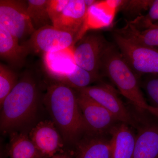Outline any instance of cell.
Returning a JSON list of instances; mask_svg holds the SVG:
<instances>
[{
  "label": "cell",
  "mask_w": 158,
  "mask_h": 158,
  "mask_svg": "<svg viewBox=\"0 0 158 158\" xmlns=\"http://www.w3.org/2000/svg\"><path fill=\"white\" fill-rule=\"evenodd\" d=\"M43 101L65 143L76 144L88 132L74 89L55 81L48 87Z\"/></svg>",
  "instance_id": "cell-1"
},
{
  "label": "cell",
  "mask_w": 158,
  "mask_h": 158,
  "mask_svg": "<svg viewBox=\"0 0 158 158\" xmlns=\"http://www.w3.org/2000/svg\"><path fill=\"white\" fill-rule=\"evenodd\" d=\"M38 102L37 83L30 76H24L0 105L2 131L9 132L31 122L36 116Z\"/></svg>",
  "instance_id": "cell-2"
},
{
  "label": "cell",
  "mask_w": 158,
  "mask_h": 158,
  "mask_svg": "<svg viewBox=\"0 0 158 158\" xmlns=\"http://www.w3.org/2000/svg\"><path fill=\"white\" fill-rule=\"evenodd\" d=\"M101 72L136 107L146 111L149 105L140 89L138 75L128 64L119 50L110 44L103 57Z\"/></svg>",
  "instance_id": "cell-3"
},
{
  "label": "cell",
  "mask_w": 158,
  "mask_h": 158,
  "mask_svg": "<svg viewBox=\"0 0 158 158\" xmlns=\"http://www.w3.org/2000/svg\"><path fill=\"white\" fill-rule=\"evenodd\" d=\"M88 9L84 0H50L49 15L52 26L76 34L80 40L87 32Z\"/></svg>",
  "instance_id": "cell-4"
},
{
  "label": "cell",
  "mask_w": 158,
  "mask_h": 158,
  "mask_svg": "<svg viewBox=\"0 0 158 158\" xmlns=\"http://www.w3.org/2000/svg\"><path fill=\"white\" fill-rule=\"evenodd\" d=\"M114 38L118 50L137 75L158 74V48L136 42L115 32Z\"/></svg>",
  "instance_id": "cell-5"
},
{
  "label": "cell",
  "mask_w": 158,
  "mask_h": 158,
  "mask_svg": "<svg viewBox=\"0 0 158 158\" xmlns=\"http://www.w3.org/2000/svg\"><path fill=\"white\" fill-rule=\"evenodd\" d=\"M109 45L100 34H85L73 48L77 65L100 78L102 60Z\"/></svg>",
  "instance_id": "cell-6"
},
{
  "label": "cell",
  "mask_w": 158,
  "mask_h": 158,
  "mask_svg": "<svg viewBox=\"0 0 158 158\" xmlns=\"http://www.w3.org/2000/svg\"><path fill=\"white\" fill-rule=\"evenodd\" d=\"M80 40L76 34L47 25L34 31L23 45L29 53L43 54L65 49L73 48Z\"/></svg>",
  "instance_id": "cell-7"
},
{
  "label": "cell",
  "mask_w": 158,
  "mask_h": 158,
  "mask_svg": "<svg viewBox=\"0 0 158 158\" xmlns=\"http://www.w3.org/2000/svg\"><path fill=\"white\" fill-rule=\"evenodd\" d=\"M27 7V1H0V25L19 40L35 31Z\"/></svg>",
  "instance_id": "cell-8"
},
{
  "label": "cell",
  "mask_w": 158,
  "mask_h": 158,
  "mask_svg": "<svg viewBox=\"0 0 158 158\" xmlns=\"http://www.w3.org/2000/svg\"><path fill=\"white\" fill-rule=\"evenodd\" d=\"M76 90L87 95L101 105L119 122L137 127V122L112 86L102 84Z\"/></svg>",
  "instance_id": "cell-9"
},
{
  "label": "cell",
  "mask_w": 158,
  "mask_h": 158,
  "mask_svg": "<svg viewBox=\"0 0 158 158\" xmlns=\"http://www.w3.org/2000/svg\"><path fill=\"white\" fill-rule=\"evenodd\" d=\"M81 110L88 132L106 135L115 125L119 123L104 107L84 94L77 91Z\"/></svg>",
  "instance_id": "cell-10"
},
{
  "label": "cell",
  "mask_w": 158,
  "mask_h": 158,
  "mask_svg": "<svg viewBox=\"0 0 158 158\" xmlns=\"http://www.w3.org/2000/svg\"><path fill=\"white\" fill-rule=\"evenodd\" d=\"M29 137L45 158L61 152L64 140L53 122L40 121L31 131Z\"/></svg>",
  "instance_id": "cell-11"
},
{
  "label": "cell",
  "mask_w": 158,
  "mask_h": 158,
  "mask_svg": "<svg viewBox=\"0 0 158 158\" xmlns=\"http://www.w3.org/2000/svg\"><path fill=\"white\" fill-rule=\"evenodd\" d=\"M75 158H112L111 138L86 133L76 144Z\"/></svg>",
  "instance_id": "cell-12"
},
{
  "label": "cell",
  "mask_w": 158,
  "mask_h": 158,
  "mask_svg": "<svg viewBox=\"0 0 158 158\" xmlns=\"http://www.w3.org/2000/svg\"><path fill=\"white\" fill-rule=\"evenodd\" d=\"M73 48L43 54L45 70L55 81L73 71L76 67Z\"/></svg>",
  "instance_id": "cell-13"
},
{
  "label": "cell",
  "mask_w": 158,
  "mask_h": 158,
  "mask_svg": "<svg viewBox=\"0 0 158 158\" xmlns=\"http://www.w3.org/2000/svg\"><path fill=\"white\" fill-rule=\"evenodd\" d=\"M112 158H132L136 135L129 125L118 123L110 130Z\"/></svg>",
  "instance_id": "cell-14"
},
{
  "label": "cell",
  "mask_w": 158,
  "mask_h": 158,
  "mask_svg": "<svg viewBox=\"0 0 158 158\" xmlns=\"http://www.w3.org/2000/svg\"><path fill=\"white\" fill-rule=\"evenodd\" d=\"M122 1H99L88 9L85 23L86 31L109 27Z\"/></svg>",
  "instance_id": "cell-15"
},
{
  "label": "cell",
  "mask_w": 158,
  "mask_h": 158,
  "mask_svg": "<svg viewBox=\"0 0 158 158\" xmlns=\"http://www.w3.org/2000/svg\"><path fill=\"white\" fill-rule=\"evenodd\" d=\"M132 158H158V123H148L139 129Z\"/></svg>",
  "instance_id": "cell-16"
},
{
  "label": "cell",
  "mask_w": 158,
  "mask_h": 158,
  "mask_svg": "<svg viewBox=\"0 0 158 158\" xmlns=\"http://www.w3.org/2000/svg\"><path fill=\"white\" fill-rule=\"evenodd\" d=\"M19 40L0 25L1 58L15 67L22 66L26 56L29 53L24 46L20 45Z\"/></svg>",
  "instance_id": "cell-17"
},
{
  "label": "cell",
  "mask_w": 158,
  "mask_h": 158,
  "mask_svg": "<svg viewBox=\"0 0 158 158\" xmlns=\"http://www.w3.org/2000/svg\"><path fill=\"white\" fill-rule=\"evenodd\" d=\"M9 154L10 158H45L29 136L23 133H11Z\"/></svg>",
  "instance_id": "cell-18"
},
{
  "label": "cell",
  "mask_w": 158,
  "mask_h": 158,
  "mask_svg": "<svg viewBox=\"0 0 158 158\" xmlns=\"http://www.w3.org/2000/svg\"><path fill=\"white\" fill-rule=\"evenodd\" d=\"M117 32L143 45L158 47V25L137 27L128 22Z\"/></svg>",
  "instance_id": "cell-19"
},
{
  "label": "cell",
  "mask_w": 158,
  "mask_h": 158,
  "mask_svg": "<svg viewBox=\"0 0 158 158\" xmlns=\"http://www.w3.org/2000/svg\"><path fill=\"white\" fill-rule=\"evenodd\" d=\"M50 1H27V12L35 31L47 25H52L49 15Z\"/></svg>",
  "instance_id": "cell-20"
},
{
  "label": "cell",
  "mask_w": 158,
  "mask_h": 158,
  "mask_svg": "<svg viewBox=\"0 0 158 158\" xmlns=\"http://www.w3.org/2000/svg\"><path fill=\"white\" fill-rule=\"evenodd\" d=\"M99 79L77 65L73 71L55 81L60 82L74 90H77L90 86V84Z\"/></svg>",
  "instance_id": "cell-21"
},
{
  "label": "cell",
  "mask_w": 158,
  "mask_h": 158,
  "mask_svg": "<svg viewBox=\"0 0 158 158\" xmlns=\"http://www.w3.org/2000/svg\"><path fill=\"white\" fill-rule=\"evenodd\" d=\"M15 74L3 64L0 65V105L17 83Z\"/></svg>",
  "instance_id": "cell-22"
},
{
  "label": "cell",
  "mask_w": 158,
  "mask_h": 158,
  "mask_svg": "<svg viewBox=\"0 0 158 158\" xmlns=\"http://www.w3.org/2000/svg\"><path fill=\"white\" fill-rule=\"evenodd\" d=\"M130 22L137 27L158 25V0L153 1L149 11L146 15L138 16L136 19Z\"/></svg>",
  "instance_id": "cell-23"
},
{
  "label": "cell",
  "mask_w": 158,
  "mask_h": 158,
  "mask_svg": "<svg viewBox=\"0 0 158 158\" xmlns=\"http://www.w3.org/2000/svg\"><path fill=\"white\" fill-rule=\"evenodd\" d=\"M142 87L151 103L150 106L158 108V74L148 75L144 80Z\"/></svg>",
  "instance_id": "cell-24"
},
{
  "label": "cell",
  "mask_w": 158,
  "mask_h": 158,
  "mask_svg": "<svg viewBox=\"0 0 158 158\" xmlns=\"http://www.w3.org/2000/svg\"><path fill=\"white\" fill-rule=\"evenodd\" d=\"M153 1H122L119 7L131 14H139L150 8Z\"/></svg>",
  "instance_id": "cell-25"
},
{
  "label": "cell",
  "mask_w": 158,
  "mask_h": 158,
  "mask_svg": "<svg viewBox=\"0 0 158 158\" xmlns=\"http://www.w3.org/2000/svg\"><path fill=\"white\" fill-rule=\"evenodd\" d=\"M146 111L152 114L153 116L158 119V108L154 107L150 105H148Z\"/></svg>",
  "instance_id": "cell-26"
},
{
  "label": "cell",
  "mask_w": 158,
  "mask_h": 158,
  "mask_svg": "<svg viewBox=\"0 0 158 158\" xmlns=\"http://www.w3.org/2000/svg\"><path fill=\"white\" fill-rule=\"evenodd\" d=\"M51 158H73L72 157L67 153L65 152H60L59 153H57L55 155L53 156Z\"/></svg>",
  "instance_id": "cell-27"
},
{
  "label": "cell",
  "mask_w": 158,
  "mask_h": 158,
  "mask_svg": "<svg viewBox=\"0 0 158 158\" xmlns=\"http://www.w3.org/2000/svg\"><path fill=\"white\" fill-rule=\"evenodd\" d=\"M85 2L86 6H88V8H90V6H93V5H94L95 3L97 2L98 1H94V0H85Z\"/></svg>",
  "instance_id": "cell-28"
}]
</instances>
